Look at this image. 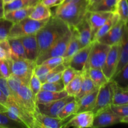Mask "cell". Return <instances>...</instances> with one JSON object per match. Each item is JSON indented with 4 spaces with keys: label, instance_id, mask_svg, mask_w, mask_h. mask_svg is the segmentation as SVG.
<instances>
[{
    "label": "cell",
    "instance_id": "9a60e30c",
    "mask_svg": "<svg viewBox=\"0 0 128 128\" xmlns=\"http://www.w3.org/2000/svg\"><path fill=\"white\" fill-rule=\"evenodd\" d=\"M92 43L93 41H92L87 46L80 49L76 53H75L69 61L68 66L72 68L79 72L83 71L88 59Z\"/></svg>",
    "mask_w": 128,
    "mask_h": 128
},
{
    "label": "cell",
    "instance_id": "836d02e7",
    "mask_svg": "<svg viewBox=\"0 0 128 128\" xmlns=\"http://www.w3.org/2000/svg\"><path fill=\"white\" fill-rule=\"evenodd\" d=\"M116 12L118 14L120 20L128 24V0H119Z\"/></svg>",
    "mask_w": 128,
    "mask_h": 128
},
{
    "label": "cell",
    "instance_id": "74e56055",
    "mask_svg": "<svg viewBox=\"0 0 128 128\" xmlns=\"http://www.w3.org/2000/svg\"><path fill=\"white\" fill-rule=\"evenodd\" d=\"M52 68H52L50 65L41 64L40 65H36L34 71V73L39 78L42 84H43L46 82V75Z\"/></svg>",
    "mask_w": 128,
    "mask_h": 128
},
{
    "label": "cell",
    "instance_id": "4316f807",
    "mask_svg": "<svg viewBox=\"0 0 128 128\" xmlns=\"http://www.w3.org/2000/svg\"><path fill=\"white\" fill-rule=\"evenodd\" d=\"M52 15L50 8L45 6L41 2H40L34 7L33 10L29 16V18L32 20L41 21L50 19Z\"/></svg>",
    "mask_w": 128,
    "mask_h": 128
},
{
    "label": "cell",
    "instance_id": "ffe728a7",
    "mask_svg": "<svg viewBox=\"0 0 128 128\" xmlns=\"http://www.w3.org/2000/svg\"><path fill=\"white\" fill-rule=\"evenodd\" d=\"M69 96L67 92L64 90L60 92H53V91L40 90L38 93L35 96L36 103L45 104L56 101L60 99Z\"/></svg>",
    "mask_w": 128,
    "mask_h": 128
},
{
    "label": "cell",
    "instance_id": "484cf974",
    "mask_svg": "<svg viewBox=\"0 0 128 128\" xmlns=\"http://www.w3.org/2000/svg\"><path fill=\"white\" fill-rule=\"evenodd\" d=\"M41 0H14L8 3L4 4V13L18 10V9L24 8L28 7H34L37 4L41 2Z\"/></svg>",
    "mask_w": 128,
    "mask_h": 128
},
{
    "label": "cell",
    "instance_id": "bcb514c9",
    "mask_svg": "<svg viewBox=\"0 0 128 128\" xmlns=\"http://www.w3.org/2000/svg\"><path fill=\"white\" fill-rule=\"evenodd\" d=\"M64 59L62 56L58 57H52L48 59L46 61H44L42 64H45L51 66L52 68H54L60 64H63Z\"/></svg>",
    "mask_w": 128,
    "mask_h": 128
},
{
    "label": "cell",
    "instance_id": "6da1fadb",
    "mask_svg": "<svg viewBox=\"0 0 128 128\" xmlns=\"http://www.w3.org/2000/svg\"><path fill=\"white\" fill-rule=\"evenodd\" d=\"M70 30L71 28L66 22L52 14L47 22L36 33L38 56L62 38Z\"/></svg>",
    "mask_w": 128,
    "mask_h": 128
},
{
    "label": "cell",
    "instance_id": "7402d4cb",
    "mask_svg": "<svg viewBox=\"0 0 128 128\" xmlns=\"http://www.w3.org/2000/svg\"><path fill=\"white\" fill-rule=\"evenodd\" d=\"M99 89L95 86L88 73V70H84L82 71V82H81V90L80 92L75 97V100L77 101L84 95L90 93L92 91Z\"/></svg>",
    "mask_w": 128,
    "mask_h": 128
},
{
    "label": "cell",
    "instance_id": "d6a6232c",
    "mask_svg": "<svg viewBox=\"0 0 128 128\" xmlns=\"http://www.w3.org/2000/svg\"><path fill=\"white\" fill-rule=\"evenodd\" d=\"M78 109V101L76 100L70 101L66 104L61 110L58 114V118L62 120H64L71 115L76 114Z\"/></svg>",
    "mask_w": 128,
    "mask_h": 128
},
{
    "label": "cell",
    "instance_id": "681fc988",
    "mask_svg": "<svg viewBox=\"0 0 128 128\" xmlns=\"http://www.w3.org/2000/svg\"><path fill=\"white\" fill-rule=\"evenodd\" d=\"M62 72H60V73L58 74H56L52 76L51 78L49 79V80H48V81H46V82H56V81H60V80H62Z\"/></svg>",
    "mask_w": 128,
    "mask_h": 128
},
{
    "label": "cell",
    "instance_id": "60d3db41",
    "mask_svg": "<svg viewBox=\"0 0 128 128\" xmlns=\"http://www.w3.org/2000/svg\"><path fill=\"white\" fill-rule=\"evenodd\" d=\"M0 73L2 77L8 79L11 75V59L0 60Z\"/></svg>",
    "mask_w": 128,
    "mask_h": 128
},
{
    "label": "cell",
    "instance_id": "7dc6e473",
    "mask_svg": "<svg viewBox=\"0 0 128 128\" xmlns=\"http://www.w3.org/2000/svg\"><path fill=\"white\" fill-rule=\"evenodd\" d=\"M65 68H66V66H65L63 64H60L58 65L57 66H56V67H54V68H52L51 70H50L46 76V82L48 81V80L49 79L51 78L52 76H53L54 75L60 73V72H63V71L64 70Z\"/></svg>",
    "mask_w": 128,
    "mask_h": 128
},
{
    "label": "cell",
    "instance_id": "d590c367",
    "mask_svg": "<svg viewBox=\"0 0 128 128\" xmlns=\"http://www.w3.org/2000/svg\"><path fill=\"white\" fill-rule=\"evenodd\" d=\"M25 125L11 120L10 118L0 112V128H24Z\"/></svg>",
    "mask_w": 128,
    "mask_h": 128
},
{
    "label": "cell",
    "instance_id": "30bf717a",
    "mask_svg": "<svg viewBox=\"0 0 128 128\" xmlns=\"http://www.w3.org/2000/svg\"><path fill=\"white\" fill-rule=\"evenodd\" d=\"M121 119L111 108H108L94 114L92 128H104L116 124L121 122Z\"/></svg>",
    "mask_w": 128,
    "mask_h": 128
},
{
    "label": "cell",
    "instance_id": "c3c4849f",
    "mask_svg": "<svg viewBox=\"0 0 128 128\" xmlns=\"http://www.w3.org/2000/svg\"><path fill=\"white\" fill-rule=\"evenodd\" d=\"M64 0H41V2L47 7L51 8L58 6L61 4Z\"/></svg>",
    "mask_w": 128,
    "mask_h": 128
},
{
    "label": "cell",
    "instance_id": "d6986e66",
    "mask_svg": "<svg viewBox=\"0 0 128 128\" xmlns=\"http://www.w3.org/2000/svg\"><path fill=\"white\" fill-rule=\"evenodd\" d=\"M20 38L24 48L26 58L36 61L38 56V45L36 34L22 36Z\"/></svg>",
    "mask_w": 128,
    "mask_h": 128
},
{
    "label": "cell",
    "instance_id": "603a6c76",
    "mask_svg": "<svg viewBox=\"0 0 128 128\" xmlns=\"http://www.w3.org/2000/svg\"><path fill=\"white\" fill-rule=\"evenodd\" d=\"M119 0H98L93 4L88 6V11H104L116 12Z\"/></svg>",
    "mask_w": 128,
    "mask_h": 128
},
{
    "label": "cell",
    "instance_id": "b9f144b4",
    "mask_svg": "<svg viewBox=\"0 0 128 128\" xmlns=\"http://www.w3.org/2000/svg\"><path fill=\"white\" fill-rule=\"evenodd\" d=\"M79 72H80L76 71V70H75L74 69L70 67V66L66 67V68L64 69V70L62 72V80L65 86L68 83H69Z\"/></svg>",
    "mask_w": 128,
    "mask_h": 128
},
{
    "label": "cell",
    "instance_id": "db71d44e",
    "mask_svg": "<svg viewBox=\"0 0 128 128\" xmlns=\"http://www.w3.org/2000/svg\"><path fill=\"white\" fill-rule=\"evenodd\" d=\"M4 17V10L3 8H0V19Z\"/></svg>",
    "mask_w": 128,
    "mask_h": 128
},
{
    "label": "cell",
    "instance_id": "7bdbcfd3",
    "mask_svg": "<svg viewBox=\"0 0 128 128\" xmlns=\"http://www.w3.org/2000/svg\"><path fill=\"white\" fill-rule=\"evenodd\" d=\"M41 86H42V82H41L39 78L34 73L31 76V80L29 82V87L30 88L34 96H36L39 91L41 90Z\"/></svg>",
    "mask_w": 128,
    "mask_h": 128
},
{
    "label": "cell",
    "instance_id": "52a82bcc",
    "mask_svg": "<svg viewBox=\"0 0 128 128\" xmlns=\"http://www.w3.org/2000/svg\"><path fill=\"white\" fill-rule=\"evenodd\" d=\"M114 82L110 80L99 88L96 103L92 110L94 114L102 110L111 107L112 104Z\"/></svg>",
    "mask_w": 128,
    "mask_h": 128
},
{
    "label": "cell",
    "instance_id": "f1b7e54d",
    "mask_svg": "<svg viewBox=\"0 0 128 128\" xmlns=\"http://www.w3.org/2000/svg\"><path fill=\"white\" fill-rule=\"evenodd\" d=\"M128 104V86H120L114 82L112 105Z\"/></svg>",
    "mask_w": 128,
    "mask_h": 128
},
{
    "label": "cell",
    "instance_id": "11a10c76",
    "mask_svg": "<svg viewBox=\"0 0 128 128\" xmlns=\"http://www.w3.org/2000/svg\"><path fill=\"white\" fill-rule=\"evenodd\" d=\"M98 1V0H89V6H91V5L93 4L95 2H97Z\"/></svg>",
    "mask_w": 128,
    "mask_h": 128
},
{
    "label": "cell",
    "instance_id": "e575fe53",
    "mask_svg": "<svg viewBox=\"0 0 128 128\" xmlns=\"http://www.w3.org/2000/svg\"><path fill=\"white\" fill-rule=\"evenodd\" d=\"M111 80L120 86H128V63Z\"/></svg>",
    "mask_w": 128,
    "mask_h": 128
},
{
    "label": "cell",
    "instance_id": "f6af8a7d",
    "mask_svg": "<svg viewBox=\"0 0 128 128\" xmlns=\"http://www.w3.org/2000/svg\"><path fill=\"white\" fill-rule=\"evenodd\" d=\"M0 89L2 91L7 98L11 97L12 96V92L10 89V86L8 82V80L6 78L3 77H0Z\"/></svg>",
    "mask_w": 128,
    "mask_h": 128
},
{
    "label": "cell",
    "instance_id": "44dd1931",
    "mask_svg": "<svg viewBox=\"0 0 128 128\" xmlns=\"http://www.w3.org/2000/svg\"><path fill=\"white\" fill-rule=\"evenodd\" d=\"M98 90L99 89H98L90 93L87 94L77 100L78 109L76 113L84 111H92L96 103Z\"/></svg>",
    "mask_w": 128,
    "mask_h": 128
},
{
    "label": "cell",
    "instance_id": "5b68a950",
    "mask_svg": "<svg viewBox=\"0 0 128 128\" xmlns=\"http://www.w3.org/2000/svg\"><path fill=\"white\" fill-rule=\"evenodd\" d=\"M36 66L35 61L27 58L11 59V74L16 76L22 83L29 86Z\"/></svg>",
    "mask_w": 128,
    "mask_h": 128
},
{
    "label": "cell",
    "instance_id": "816d5d0a",
    "mask_svg": "<svg viewBox=\"0 0 128 128\" xmlns=\"http://www.w3.org/2000/svg\"><path fill=\"white\" fill-rule=\"evenodd\" d=\"M121 122H122V123H128V116L122 118L121 120Z\"/></svg>",
    "mask_w": 128,
    "mask_h": 128
},
{
    "label": "cell",
    "instance_id": "277c9868",
    "mask_svg": "<svg viewBox=\"0 0 128 128\" xmlns=\"http://www.w3.org/2000/svg\"><path fill=\"white\" fill-rule=\"evenodd\" d=\"M48 20L49 19L38 21L32 20L29 17L26 18L12 24L8 38H20L28 35L36 34V32L47 22Z\"/></svg>",
    "mask_w": 128,
    "mask_h": 128
},
{
    "label": "cell",
    "instance_id": "1f68e13d",
    "mask_svg": "<svg viewBox=\"0 0 128 128\" xmlns=\"http://www.w3.org/2000/svg\"><path fill=\"white\" fill-rule=\"evenodd\" d=\"M88 73L93 83L98 88L109 81L101 68H91L88 70Z\"/></svg>",
    "mask_w": 128,
    "mask_h": 128
},
{
    "label": "cell",
    "instance_id": "ba28073f",
    "mask_svg": "<svg viewBox=\"0 0 128 128\" xmlns=\"http://www.w3.org/2000/svg\"><path fill=\"white\" fill-rule=\"evenodd\" d=\"M71 36V30H70L67 34L64 35L59 41L52 44L46 51L39 55L37 60H36V64L40 65L42 64L44 61L52 57H58L63 56L66 52L68 44L70 41Z\"/></svg>",
    "mask_w": 128,
    "mask_h": 128
},
{
    "label": "cell",
    "instance_id": "6f0895ef",
    "mask_svg": "<svg viewBox=\"0 0 128 128\" xmlns=\"http://www.w3.org/2000/svg\"><path fill=\"white\" fill-rule=\"evenodd\" d=\"M3 7V2H2V0H0V8Z\"/></svg>",
    "mask_w": 128,
    "mask_h": 128
},
{
    "label": "cell",
    "instance_id": "ab89813d",
    "mask_svg": "<svg viewBox=\"0 0 128 128\" xmlns=\"http://www.w3.org/2000/svg\"><path fill=\"white\" fill-rule=\"evenodd\" d=\"M11 47L8 39L0 41V60L11 59Z\"/></svg>",
    "mask_w": 128,
    "mask_h": 128
},
{
    "label": "cell",
    "instance_id": "2e32d148",
    "mask_svg": "<svg viewBox=\"0 0 128 128\" xmlns=\"http://www.w3.org/2000/svg\"><path fill=\"white\" fill-rule=\"evenodd\" d=\"M74 28L78 33L81 48L87 46L92 42L91 28L88 19V11L84 18Z\"/></svg>",
    "mask_w": 128,
    "mask_h": 128
},
{
    "label": "cell",
    "instance_id": "8d00e7d4",
    "mask_svg": "<svg viewBox=\"0 0 128 128\" xmlns=\"http://www.w3.org/2000/svg\"><path fill=\"white\" fill-rule=\"evenodd\" d=\"M65 85L62 80H60L56 82H46L42 84L41 90L53 91V92H60L64 90Z\"/></svg>",
    "mask_w": 128,
    "mask_h": 128
},
{
    "label": "cell",
    "instance_id": "4dcf8cb0",
    "mask_svg": "<svg viewBox=\"0 0 128 128\" xmlns=\"http://www.w3.org/2000/svg\"><path fill=\"white\" fill-rule=\"evenodd\" d=\"M82 82V71L79 72L69 83L65 86V91L69 96L76 97L80 92Z\"/></svg>",
    "mask_w": 128,
    "mask_h": 128
},
{
    "label": "cell",
    "instance_id": "cb8c5ba5",
    "mask_svg": "<svg viewBox=\"0 0 128 128\" xmlns=\"http://www.w3.org/2000/svg\"><path fill=\"white\" fill-rule=\"evenodd\" d=\"M34 7H28L18 9L4 13V18L11 21L12 23L19 22L26 18L29 17L33 10Z\"/></svg>",
    "mask_w": 128,
    "mask_h": 128
},
{
    "label": "cell",
    "instance_id": "e0dca14e",
    "mask_svg": "<svg viewBox=\"0 0 128 128\" xmlns=\"http://www.w3.org/2000/svg\"><path fill=\"white\" fill-rule=\"evenodd\" d=\"M112 13L104 11H88V19L91 28L92 41L97 31L108 20Z\"/></svg>",
    "mask_w": 128,
    "mask_h": 128
},
{
    "label": "cell",
    "instance_id": "5bb4252c",
    "mask_svg": "<svg viewBox=\"0 0 128 128\" xmlns=\"http://www.w3.org/2000/svg\"><path fill=\"white\" fill-rule=\"evenodd\" d=\"M33 116L35 128H61L64 124V120L44 114L39 112L37 109Z\"/></svg>",
    "mask_w": 128,
    "mask_h": 128
},
{
    "label": "cell",
    "instance_id": "ac0fdd59",
    "mask_svg": "<svg viewBox=\"0 0 128 128\" xmlns=\"http://www.w3.org/2000/svg\"><path fill=\"white\" fill-rule=\"evenodd\" d=\"M71 30V36L68 44L66 52L62 58L64 59L63 64L66 67L68 66L69 61L75 53L81 49V42L79 38L78 33L74 27H70Z\"/></svg>",
    "mask_w": 128,
    "mask_h": 128
},
{
    "label": "cell",
    "instance_id": "680465c9",
    "mask_svg": "<svg viewBox=\"0 0 128 128\" xmlns=\"http://www.w3.org/2000/svg\"><path fill=\"white\" fill-rule=\"evenodd\" d=\"M0 77H2V76H1V73H0Z\"/></svg>",
    "mask_w": 128,
    "mask_h": 128
},
{
    "label": "cell",
    "instance_id": "f5cc1de1",
    "mask_svg": "<svg viewBox=\"0 0 128 128\" xmlns=\"http://www.w3.org/2000/svg\"><path fill=\"white\" fill-rule=\"evenodd\" d=\"M6 110H7V108H6V106H4V105L1 104L0 103V112H4V111H6Z\"/></svg>",
    "mask_w": 128,
    "mask_h": 128
},
{
    "label": "cell",
    "instance_id": "7a4b0ae2",
    "mask_svg": "<svg viewBox=\"0 0 128 128\" xmlns=\"http://www.w3.org/2000/svg\"><path fill=\"white\" fill-rule=\"evenodd\" d=\"M7 80L12 94L11 97L15 102L33 116L37 108L35 96L28 85L22 83L18 78L13 74H11Z\"/></svg>",
    "mask_w": 128,
    "mask_h": 128
},
{
    "label": "cell",
    "instance_id": "ee69618b",
    "mask_svg": "<svg viewBox=\"0 0 128 128\" xmlns=\"http://www.w3.org/2000/svg\"><path fill=\"white\" fill-rule=\"evenodd\" d=\"M111 109L119 116L122 118L128 116V104L111 105Z\"/></svg>",
    "mask_w": 128,
    "mask_h": 128
},
{
    "label": "cell",
    "instance_id": "3957f363",
    "mask_svg": "<svg viewBox=\"0 0 128 128\" xmlns=\"http://www.w3.org/2000/svg\"><path fill=\"white\" fill-rule=\"evenodd\" d=\"M88 6L89 0L61 4L57 6L54 15L61 19L70 27H74L87 13Z\"/></svg>",
    "mask_w": 128,
    "mask_h": 128
},
{
    "label": "cell",
    "instance_id": "8992f818",
    "mask_svg": "<svg viewBox=\"0 0 128 128\" xmlns=\"http://www.w3.org/2000/svg\"><path fill=\"white\" fill-rule=\"evenodd\" d=\"M110 48V45L101 43L98 41H93L84 70H89L91 68H102Z\"/></svg>",
    "mask_w": 128,
    "mask_h": 128
},
{
    "label": "cell",
    "instance_id": "83f0119b",
    "mask_svg": "<svg viewBox=\"0 0 128 128\" xmlns=\"http://www.w3.org/2000/svg\"><path fill=\"white\" fill-rule=\"evenodd\" d=\"M11 50V59L26 58L24 48L20 38H8Z\"/></svg>",
    "mask_w": 128,
    "mask_h": 128
},
{
    "label": "cell",
    "instance_id": "d4e9b609",
    "mask_svg": "<svg viewBox=\"0 0 128 128\" xmlns=\"http://www.w3.org/2000/svg\"><path fill=\"white\" fill-rule=\"evenodd\" d=\"M128 63V24L126 28V32H125L124 37L121 41V50L120 52V60L116 68V71L114 74V76H116L120 71L122 69L124 66H126ZM112 77V78H113ZM111 79V80H112Z\"/></svg>",
    "mask_w": 128,
    "mask_h": 128
},
{
    "label": "cell",
    "instance_id": "f546056e",
    "mask_svg": "<svg viewBox=\"0 0 128 128\" xmlns=\"http://www.w3.org/2000/svg\"><path fill=\"white\" fill-rule=\"evenodd\" d=\"M120 20V17L116 12H112L108 20L105 22V23L101 26L100 30L97 31L92 41H97L99 38L102 37L107 32H108Z\"/></svg>",
    "mask_w": 128,
    "mask_h": 128
},
{
    "label": "cell",
    "instance_id": "9f6ffc18",
    "mask_svg": "<svg viewBox=\"0 0 128 128\" xmlns=\"http://www.w3.org/2000/svg\"><path fill=\"white\" fill-rule=\"evenodd\" d=\"M2 2H3V4H6V3H8V2H11V1H14V0H2Z\"/></svg>",
    "mask_w": 128,
    "mask_h": 128
},
{
    "label": "cell",
    "instance_id": "f35d334b",
    "mask_svg": "<svg viewBox=\"0 0 128 128\" xmlns=\"http://www.w3.org/2000/svg\"><path fill=\"white\" fill-rule=\"evenodd\" d=\"M13 23L4 18L0 19V41L8 39Z\"/></svg>",
    "mask_w": 128,
    "mask_h": 128
},
{
    "label": "cell",
    "instance_id": "7c38bea8",
    "mask_svg": "<svg viewBox=\"0 0 128 128\" xmlns=\"http://www.w3.org/2000/svg\"><path fill=\"white\" fill-rule=\"evenodd\" d=\"M75 99L74 97L68 96L63 98L60 99L52 102L45 104H37L36 108L37 110L41 113L51 117L58 118V114L61 109L67 103L72 101Z\"/></svg>",
    "mask_w": 128,
    "mask_h": 128
},
{
    "label": "cell",
    "instance_id": "9c48e42d",
    "mask_svg": "<svg viewBox=\"0 0 128 128\" xmlns=\"http://www.w3.org/2000/svg\"><path fill=\"white\" fill-rule=\"evenodd\" d=\"M121 50V42L111 46L102 70L109 81L111 80L116 71Z\"/></svg>",
    "mask_w": 128,
    "mask_h": 128
},
{
    "label": "cell",
    "instance_id": "8fae6325",
    "mask_svg": "<svg viewBox=\"0 0 128 128\" xmlns=\"http://www.w3.org/2000/svg\"><path fill=\"white\" fill-rule=\"evenodd\" d=\"M127 25L128 24L124 23L120 20L108 32L99 38L97 41L110 46L121 43L126 32Z\"/></svg>",
    "mask_w": 128,
    "mask_h": 128
},
{
    "label": "cell",
    "instance_id": "f907efd6",
    "mask_svg": "<svg viewBox=\"0 0 128 128\" xmlns=\"http://www.w3.org/2000/svg\"><path fill=\"white\" fill-rule=\"evenodd\" d=\"M7 102H8L7 97L5 96L4 94L2 92V91H1V89H0V103L6 107V106H7Z\"/></svg>",
    "mask_w": 128,
    "mask_h": 128
},
{
    "label": "cell",
    "instance_id": "4fadbf2b",
    "mask_svg": "<svg viewBox=\"0 0 128 128\" xmlns=\"http://www.w3.org/2000/svg\"><path fill=\"white\" fill-rule=\"evenodd\" d=\"M94 116V114L91 111H84V112L76 113L70 121H68L66 123L64 124L62 128H92Z\"/></svg>",
    "mask_w": 128,
    "mask_h": 128
}]
</instances>
